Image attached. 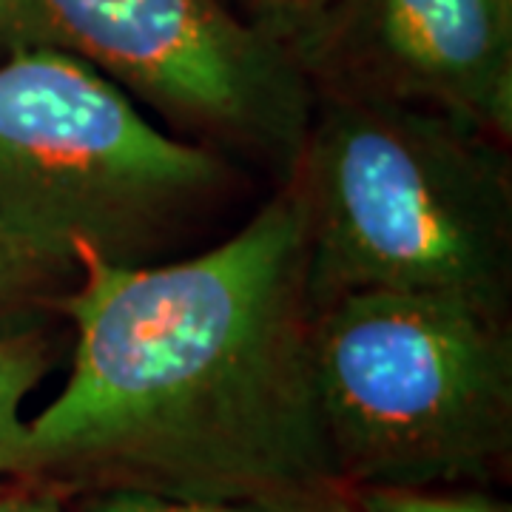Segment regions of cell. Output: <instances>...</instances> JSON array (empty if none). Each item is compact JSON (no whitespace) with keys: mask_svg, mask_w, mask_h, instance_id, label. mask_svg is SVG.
<instances>
[{"mask_svg":"<svg viewBox=\"0 0 512 512\" xmlns=\"http://www.w3.org/2000/svg\"><path fill=\"white\" fill-rule=\"evenodd\" d=\"M69 379L15 481L202 501L350 493L313 379L308 208L282 183L237 234L168 265L77 251Z\"/></svg>","mask_w":512,"mask_h":512,"instance_id":"1","label":"cell"},{"mask_svg":"<svg viewBox=\"0 0 512 512\" xmlns=\"http://www.w3.org/2000/svg\"><path fill=\"white\" fill-rule=\"evenodd\" d=\"M507 143L450 114L322 89L293 180L313 311L362 291L456 293L507 311Z\"/></svg>","mask_w":512,"mask_h":512,"instance_id":"2","label":"cell"},{"mask_svg":"<svg viewBox=\"0 0 512 512\" xmlns=\"http://www.w3.org/2000/svg\"><path fill=\"white\" fill-rule=\"evenodd\" d=\"M313 379L342 484L484 487L512 450L507 311L362 291L313 311Z\"/></svg>","mask_w":512,"mask_h":512,"instance_id":"3","label":"cell"},{"mask_svg":"<svg viewBox=\"0 0 512 512\" xmlns=\"http://www.w3.org/2000/svg\"><path fill=\"white\" fill-rule=\"evenodd\" d=\"M211 146L157 128L83 60L0 66V234L77 274V251L143 262L225 183Z\"/></svg>","mask_w":512,"mask_h":512,"instance_id":"4","label":"cell"},{"mask_svg":"<svg viewBox=\"0 0 512 512\" xmlns=\"http://www.w3.org/2000/svg\"><path fill=\"white\" fill-rule=\"evenodd\" d=\"M0 49L83 60L174 128L268 163L279 183L299 163L311 80L225 0H0Z\"/></svg>","mask_w":512,"mask_h":512,"instance_id":"5","label":"cell"},{"mask_svg":"<svg viewBox=\"0 0 512 512\" xmlns=\"http://www.w3.org/2000/svg\"><path fill=\"white\" fill-rule=\"evenodd\" d=\"M293 55L313 89L441 111L510 143L512 0H333Z\"/></svg>","mask_w":512,"mask_h":512,"instance_id":"6","label":"cell"},{"mask_svg":"<svg viewBox=\"0 0 512 512\" xmlns=\"http://www.w3.org/2000/svg\"><path fill=\"white\" fill-rule=\"evenodd\" d=\"M52 345L37 325L0 330V484L15 481L26 439L23 402L46 376Z\"/></svg>","mask_w":512,"mask_h":512,"instance_id":"7","label":"cell"},{"mask_svg":"<svg viewBox=\"0 0 512 512\" xmlns=\"http://www.w3.org/2000/svg\"><path fill=\"white\" fill-rule=\"evenodd\" d=\"M69 512H356L353 495L285 498V501H202L134 490H94L66 498Z\"/></svg>","mask_w":512,"mask_h":512,"instance_id":"8","label":"cell"},{"mask_svg":"<svg viewBox=\"0 0 512 512\" xmlns=\"http://www.w3.org/2000/svg\"><path fill=\"white\" fill-rule=\"evenodd\" d=\"M74 276L0 234V330L29 325L35 308L57 305Z\"/></svg>","mask_w":512,"mask_h":512,"instance_id":"9","label":"cell"},{"mask_svg":"<svg viewBox=\"0 0 512 512\" xmlns=\"http://www.w3.org/2000/svg\"><path fill=\"white\" fill-rule=\"evenodd\" d=\"M350 495L356 512H512L481 487H362Z\"/></svg>","mask_w":512,"mask_h":512,"instance_id":"10","label":"cell"},{"mask_svg":"<svg viewBox=\"0 0 512 512\" xmlns=\"http://www.w3.org/2000/svg\"><path fill=\"white\" fill-rule=\"evenodd\" d=\"M245 18L262 32L276 37L288 49H296L316 29L333 0H239Z\"/></svg>","mask_w":512,"mask_h":512,"instance_id":"11","label":"cell"},{"mask_svg":"<svg viewBox=\"0 0 512 512\" xmlns=\"http://www.w3.org/2000/svg\"><path fill=\"white\" fill-rule=\"evenodd\" d=\"M0 512H69L66 495L26 481L0 484Z\"/></svg>","mask_w":512,"mask_h":512,"instance_id":"12","label":"cell"}]
</instances>
